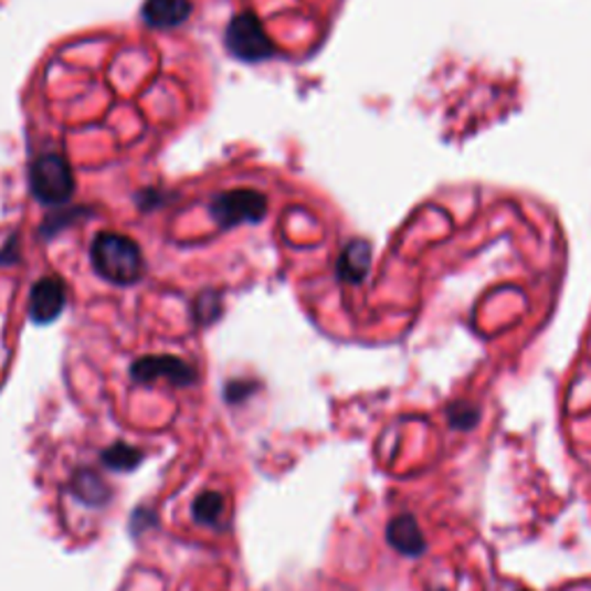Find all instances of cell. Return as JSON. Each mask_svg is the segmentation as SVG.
I'll use <instances>...</instances> for the list:
<instances>
[{"instance_id": "3957f363", "label": "cell", "mask_w": 591, "mask_h": 591, "mask_svg": "<svg viewBox=\"0 0 591 591\" xmlns=\"http://www.w3.org/2000/svg\"><path fill=\"white\" fill-rule=\"evenodd\" d=\"M226 49L243 63H260L273 56V42L254 14H239L226 29Z\"/></svg>"}, {"instance_id": "277c9868", "label": "cell", "mask_w": 591, "mask_h": 591, "mask_svg": "<svg viewBox=\"0 0 591 591\" xmlns=\"http://www.w3.org/2000/svg\"><path fill=\"white\" fill-rule=\"evenodd\" d=\"M268 201L254 190L222 192L211 203V213L220 226H236L243 222H260L266 215Z\"/></svg>"}, {"instance_id": "6da1fadb", "label": "cell", "mask_w": 591, "mask_h": 591, "mask_svg": "<svg viewBox=\"0 0 591 591\" xmlns=\"http://www.w3.org/2000/svg\"><path fill=\"white\" fill-rule=\"evenodd\" d=\"M91 262L97 275L112 285H133L144 273V256L139 245L123 234H99L91 245Z\"/></svg>"}, {"instance_id": "8fae6325", "label": "cell", "mask_w": 591, "mask_h": 591, "mask_svg": "<svg viewBox=\"0 0 591 591\" xmlns=\"http://www.w3.org/2000/svg\"><path fill=\"white\" fill-rule=\"evenodd\" d=\"M74 493L80 495L82 502L86 504H102L107 497H109V490H107V485L99 481L97 474L93 472H84L80 474V478L74 481Z\"/></svg>"}, {"instance_id": "9c48e42d", "label": "cell", "mask_w": 591, "mask_h": 591, "mask_svg": "<svg viewBox=\"0 0 591 591\" xmlns=\"http://www.w3.org/2000/svg\"><path fill=\"white\" fill-rule=\"evenodd\" d=\"M370 260H372L370 245L366 241H351L340 254L338 273L345 282H361L368 275Z\"/></svg>"}, {"instance_id": "ba28073f", "label": "cell", "mask_w": 591, "mask_h": 591, "mask_svg": "<svg viewBox=\"0 0 591 591\" xmlns=\"http://www.w3.org/2000/svg\"><path fill=\"white\" fill-rule=\"evenodd\" d=\"M190 12V0H146L144 3V21L152 29H176Z\"/></svg>"}, {"instance_id": "7a4b0ae2", "label": "cell", "mask_w": 591, "mask_h": 591, "mask_svg": "<svg viewBox=\"0 0 591 591\" xmlns=\"http://www.w3.org/2000/svg\"><path fill=\"white\" fill-rule=\"evenodd\" d=\"M31 190L49 205L65 203L74 192V173L65 158L51 152L31 165Z\"/></svg>"}, {"instance_id": "52a82bcc", "label": "cell", "mask_w": 591, "mask_h": 591, "mask_svg": "<svg viewBox=\"0 0 591 591\" xmlns=\"http://www.w3.org/2000/svg\"><path fill=\"white\" fill-rule=\"evenodd\" d=\"M387 538L393 550L404 557H421L428 548L423 531L414 516H398L387 527Z\"/></svg>"}, {"instance_id": "5b68a950", "label": "cell", "mask_w": 591, "mask_h": 591, "mask_svg": "<svg viewBox=\"0 0 591 591\" xmlns=\"http://www.w3.org/2000/svg\"><path fill=\"white\" fill-rule=\"evenodd\" d=\"M133 379L139 383H152L158 379H167L169 383H176V387H190L194 381V370L186 361L176 356H146L139 358L137 363H133L130 370Z\"/></svg>"}, {"instance_id": "30bf717a", "label": "cell", "mask_w": 591, "mask_h": 591, "mask_svg": "<svg viewBox=\"0 0 591 591\" xmlns=\"http://www.w3.org/2000/svg\"><path fill=\"white\" fill-rule=\"evenodd\" d=\"M224 499L220 493H201L192 504V516L199 525H213L222 518Z\"/></svg>"}, {"instance_id": "4fadbf2b", "label": "cell", "mask_w": 591, "mask_h": 591, "mask_svg": "<svg viewBox=\"0 0 591 591\" xmlns=\"http://www.w3.org/2000/svg\"><path fill=\"white\" fill-rule=\"evenodd\" d=\"M478 419H481L478 409L472 404H453L448 409V423L455 430H472L478 423Z\"/></svg>"}, {"instance_id": "8992f818", "label": "cell", "mask_w": 591, "mask_h": 591, "mask_svg": "<svg viewBox=\"0 0 591 591\" xmlns=\"http://www.w3.org/2000/svg\"><path fill=\"white\" fill-rule=\"evenodd\" d=\"M65 310V285L56 275H46L31 289V319L35 324H51Z\"/></svg>"}, {"instance_id": "7c38bea8", "label": "cell", "mask_w": 591, "mask_h": 591, "mask_svg": "<svg viewBox=\"0 0 591 591\" xmlns=\"http://www.w3.org/2000/svg\"><path fill=\"white\" fill-rule=\"evenodd\" d=\"M102 457H105L107 467L118 469V472H127V469H135L139 465L141 453L133 446H127V444H116V446L102 453Z\"/></svg>"}]
</instances>
